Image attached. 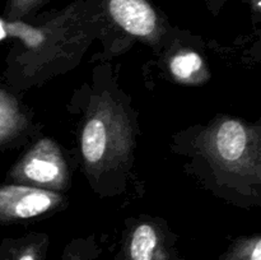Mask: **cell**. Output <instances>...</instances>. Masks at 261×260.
Segmentation results:
<instances>
[{
  "mask_svg": "<svg viewBox=\"0 0 261 260\" xmlns=\"http://www.w3.org/2000/svg\"><path fill=\"white\" fill-rule=\"evenodd\" d=\"M211 149L217 160L232 170L249 168L254 152L251 133L242 122L226 120L217 126Z\"/></svg>",
  "mask_w": 261,
  "mask_h": 260,
  "instance_id": "obj_1",
  "label": "cell"
},
{
  "mask_svg": "<svg viewBox=\"0 0 261 260\" xmlns=\"http://www.w3.org/2000/svg\"><path fill=\"white\" fill-rule=\"evenodd\" d=\"M17 175L32 183L59 188L65 181L66 166L55 143L43 139L20 161Z\"/></svg>",
  "mask_w": 261,
  "mask_h": 260,
  "instance_id": "obj_2",
  "label": "cell"
},
{
  "mask_svg": "<svg viewBox=\"0 0 261 260\" xmlns=\"http://www.w3.org/2000/svg\"><path fill=\"white\" fill-rule=\"evenodd\" d=\"M51 191L22 185L0 188V219H27L40 216L59 203Z\"/></svg>",
  "mask_w": 261,
  "mask_h": 260,
  "instance_id": "obj_3",
  "label": "cell"
},
{
  "mask_svg": "<svg viewBox=\"0 0 261 260\" xmlns=\"http://www.w3.org/2000/svg\"><path fill=\"white\" fill-rule=\"evenodd\" d=\"M109 17L137 37L150 38L160 30V14L148 0H103Z\"/></svg>",
  "mask_w": 261,
  "mask_h": 260,
  "instance_id": "obj_4",
  "label": "cell"
},
{
  "mask_svg": "<svg viewBox=\"0 0 261 260\" xmlns=\"http://www.w3.org/2000/svg\"><path fill=\"white\" fill-rule=\"evenodd\" d=\"M116 124L109 114H97L87 121L82 134V153L91 166L109 160L117 145Z\"/></svg>",
  "mask_w": 261,
  "mask_h": 260,
  "instance_id": "obj_5",
  "label": "cell"
},
{
  "mask_svg": "<svg viewBox=\"0 0 261 260\" xmlns=\"http://www.w3.org/2000/svg\"><path fill=\"white\" fill-rule=\"evenodd\" d=\"M126 260H172L162 244L157 229L148 223L139 224L130 236Z\"/></svg>",
  "mask_w": 261,
  "mask_h": 260,
  "instance_id": "obj_6",
  "label": "cell"
},
{
  "mask_svg": "<svg viewBox=\"0 0 261 260\" xmlns=\"http://www.w3.org/2000/svg\"><path fill=\"white\" fill-rule=\"evenodd\" d=\"M22 126V115L12 97L0 89V144L17 134Z\"/></svg>",
  "mask_w": 261,
  "mask_h": 260,
  "instance_id": "obj_7",
  "label": "cell"
},
{
  "mask_svg": "<svg viewBox=\"0 0 261 260\" xmlns=\"http://www.w3.org/2000/svg\"><path fill=\"white\" fill-rule=\"evenodd\" d=\"M7 36L19 38L28 47H37L45 40L43 31L37 27L20 22V20H0V40Z\"/></svg>",
  "mask_w": 261,
  "mask_h": 260,
  "instance_id": "obj_8",
  "label": "cell"
},
{
  "mask_svg": "<svg viewBox=\"0 0 261 260\" xmlns=\"http://www.w3.org/2000/svg\"><path fill=\"white\" fill-rule=\"evenodd\" d=\"M170 69L173 76L178 81L189 82L204 69L203 59L193 51L178 54L171 61Z\"/></svg>",
  "mask_w": 261,
  "mask_h": 260,
  "instance_id": "obj_9",
  "label": "cell"
},
{
  "mask_svg": "<svg viewBox=\"0 0 261 260\" xmlns=\"http://www.w3.org/2000/svg\"><path fill=\"white\" fill-rule=\"evenodd\" d=\"M43 247L40 241L8 245L0 252V260H42Z\"/></svg>",
  "mask_w": 261,
  "mask_h": 260,
  "instance_id": "obj_10",
  "label": "cell"
},
{
  "mask_svg": "<svg viewBox=\"0 0 261 260\" xmlns=\"http://www.w3.org/2000/svg\"><path fill=\"white\" fill-rule=\"evenodd\" d=\"M221 260H261V239L255 236L239 240Z\"/></svg>",
  "mask_w": 261,
  "mask_h": 260,
  "instance_id": "obj_11",
  "label": "cell"
},
{
  "mask_svg": "<svg viewBox=\"0 0 261 260\" xmlns=\"http://www.w3.org/2000/svg\"><path fill=\"white\" fill-rule=\"evenodd\" d=\"M47 0H9L5 14L9 20H18L45 4Z\"/></svg>",
  "mask_w": 261,
  "mask_h": 260,
  "instance_id": "obj_12",
  "label": "cell"
},
{
  "mask_svg": "<svg viewBox=\"0 0 261 260\" xmlns=\"http://www.w3.org/2000/svg\"><path fill=\"white\" fill-rule=\"evenodd\" d=\"M94 257H96V254L91 246L76 244L69 246L64 251L60 260H93Z\"/></svg>",
  "mask_w": 261,
  "mask_h": 260,
  "instance_id": "obj_13",
  "label": "cell"
},
{
  "mask_svg": "<svg viewBox=\"0 0 261 260\" xmlns=\"http://www.w3.org/2000/svg\"><path fill=\"white\" fill-rule=\"evenodd\" d=\"M206 3H208L209 4V7L212 8V9L213 10H218L219 9V7H221L222 4H223L224 2H226V0H205Z\"/></svg>",
  "mask_w": 261,
  "mask_h": 260,
  "instance_id": "obj_14",
  "label": "cell"
},
{
  "mask_svg": "<svg viewBox=\"0 0 261 260\" xmlns=\"http://www.w3.org/2000/svg\"><path fill=\"white\" fill-rule=\"evenodd\" d=\"M250 4H251V7L254 8L255 12L259 13L260 9H261V0H250Z\"/></svg>",
  "mask_w": 261,
  "mask_h": 260,
  "instance_id": "obj_15",
  "label": "cell"
}]
</instances>
